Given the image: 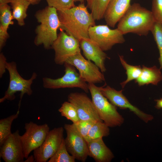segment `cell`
Returning a JSON list of instances; mask_svg holds the SVG:
<instances>
[{"label": "cell", "instance_id": "6da1fadb", "mask_svg": "<svg viewBox=\"0 0 162 162\" xmlns=\"http://www.w3.org/2000/svg\"><path fill=\"white\" fill-rule=\"evenodd\" d=\"M84 3L63 11H57L61 22L60 28L80 41L89 39L90 27L95 25V20Z\"/></svg>", "mask_w": 162, "mask_h": 162}, {"label": "cell", "instance_id": "7a4b0ae2", "mask_svg": "<svg viewBox=\"0 0 162 162\" xmlns=\"http://www.w3.org/2000/svg\"><path fill=\"white\" fill-rule=\"evenodd\" d=\"M155 22L151 11L134 3L119 20L117 28L123 34L131 33L146 36L151 31Z\"/></svg>", "mask_w": 162, "mask_h": 162}, {"label": "cell", "instance_id": "3957f363", "mask_svg": "<svg viewBox=\"0 0 162 162\" xmlns=\"http://www.w3.org/2000/svg\"><path fill=\"white\" fill-rule=\"evenodd\" d=\"M34 16L40 23L35 29L34 44L42 45L46 50L52 48L58 37L57 30L61 26L57 10L47 6L37 11Z\"/></svg>", "mask_w": 162, "mask_h": 162}, {"label": "cell", "instance_id": "277c9868", "mask_svg": "<svg viewBox=\"0 0 162 162\" xmlns=\"http://www.w3.org/2000/svg\"><path fill=\"white\" fill-rule=\"evenodd\" d=\"M92 102L98 116L109 127L120 126L124 118L118 112L116 106L110 102L95 84L88 83Z\"/></svg>", "mask_w": 162, "mask_h": 162}, {"label": "cell", "instance_id": "5b68a950", "mask_svg": "<svg viewBox=\"0 0 162 162\" xmlns=\"http://www.w3.org/2000/svg\"><path fill=\"white\" fill-rule=\"evenodd\" d=\"M6 68L9 75V83L4 96L0 99V103H2L6 100L10 101L14 100L15 98V94L17 92H20V99L18 110H19L23 95L26 94L30 96L32 94L31 85L34 80L37 77V75L36 73L34 72L29 79H24L18 71L17 65L14 62H7Z\"/></svg>", "mask_w": 162, "mask_h": 162}, {"label": "cell", "instance_id": "8992f818", "mask_svg": "<svg viewBox=\"0 0 162 162\" xmlns=\"http://www.w3.org/2000/svg\"><path fill=\"white\" fill-rule=\"evenodd\" d=\"M65 74L62 77L53 79L45 77L42 78L43 86L47 89H56L65 88H79L88 93V84L80 76L72 65L65 62Z\"/></svg>", "mask_w": 162, "mask_h": 162}, {"label": "cell", "instance_id": "52a82bcc", "mask_svg": "<svg viewBox=\"0 0 162 162\" xmlns=\"http://www.w3.org/2000/svg\"><path fill=\"white\" fill-rule=\"evenodd\" d=\"M89 39L103 51L111 49L115 44L125 42L124 34L117 28L111 29L106 25H94L88 30Z\"/></svg>", "mask_w": 162, "mask_h": 162}, {"label": "cell", "instance_id": "ba28073f", "mask_svg": "<svg viewBox=\"0 0 162 162\" xmlns=\"http://www.w3.org/2000/svg\"><path fill=\"white\" fill-rule=\"evenodd\" d=\"M25 131L21 136L23 154L25 158L30 153L40 147L45 140L50 130L48 124L38 125L32 122L25 123Z\"/></svg>", "mask_w": 162, "mask_h": 162}, {"label": "cell", "instance_id": "9c48e42d", "mask_svg": "<svg viewBox=\"0 0 162 162\" xmlns=\"http://www.w3.org/2000/svg\"><path fill=\"white\" fill-rule=\"evenodd\" d=\"M52 48L55 52L54 60L58 65L64 64L70 56L81 51L80 41L61 30Z\"/></svg>", "mask_w": 162, "mask_h": 162}, {"label": "cell", "instance_id": "30bf717a", "mask_svg": "<svg viewBox=\"0 0 162 162\" xmlns=\"http://www.w3.org/2000/svg\"><path fill=\"white\" fill-rule=\"evenodd\" d=\"M64 128L67 134L64 140L67 151L75 159L85 162L88 156L87 142L74 124H65Z\"/></svg>", "mask_w": 162, "mask_h": 162}, {"label": "cell", "instance_id": "8fae6325", "mask_svg": "<svg viewBox=\"0 0 162 162\" xmlns=\"http://www.w3.org/2000/svg\"><path fill=\"white\" fill-rule=\"evenodd\" d=\"M65 62L76 68L81 77L88 83H100L105 80L104 76L98 67L91 61L86 59L81 51L70 57Z\"/></svg>", "mask_w": 162, "mask_h": 162}, {"label": "cell", "instance_id": "7c38bea8", "mask_svg": "<svg viewBox=\"0 0 162 162\" xmlns=\"http://www.w3.org/2000/svg\"><path fill=\"white\" fill-rule=\"evenodd\" d=\"M64 129L61 127L50 130L42 145L33 151L35 162H46L54 154L64 138Z\"/></svg>", "mask_w": 162, "mask_h": 162}, {"label": "cell", "instance_id": "4fadbf2b", "mask_svg": "<svg viewBox=\"0 0 162 162\" xmlns=\"http://www.w3.org/2000/svg\"><path fill=\"white\" fill-rule=\"evenodd\" d=\"M102 94L112 104L122 109H128L146 123L152 120V116L146 113L132 105L123 95L122 90L117 91L109 86L99 87Z\"/></svg>", "mask_w": 162, "mask_h": 162}, {"label": "cell", "instance_id": "5bb4252c", "mask_svg": "<svg viewBox=\"0 0 162 162\" xmlns=\"http://www.w3.org/2000/svg\"><path fill=\"white\" fill-rule=\"evenodd\" d=\"M68 99L75 106L80 120L103 122L99 118L92 100L85 93H71Z\"/></svg>", "mask_w": 162, "mask_h": 162}, {"label": "cell", "instance_id": "9a60e30c", "mask_svg": "<svg viewBox=\"0 0 162 162\" xmlns=\"http://www.w3.org/2000/svg\"><path fill=\"white\" fill-rule=\"evenodd\" d=\"M0 147V158L5 162H24L25 158L18 130L12 133Z\"/></svg>", "mask_w": 162, "mask_h": 162}, {"label": "cell", "instance_id": "2e32d148", "mask_svg": "<svg viewBox=\"0 0 162 162\" xmlns=\"http://www.w3.org/2000/svg\"><path fill=\"white\" fill-rule=\"evenodd\" d=\"M80 43V48L86 58L94 62L102 72H105L106 69L105 62L108 58L107 54L89 39H82Z\"/></svg>", "mask_w": 162, "mask_h": 162}, {"label": "cell", "instance_id": "e0dca14e", "mask_svg": "<svg viewBox=\"0 0 162 162\" xmlns=\"http://www.w3.org/2000/svg\"><path fill=\"white\" fill-rule=\"evenodd\" d=\"M131 0H111L104 13V18L107 25L114 28L130 5Z\"/></svg>", "mask_w": 162, "mask_h": 162}, {"label": "cell", "instance_id": "ac0fdd59", "mask_svg": "<svg viewBox=\"0 0 162 162\" xmlns=\"http://www.w3.org/2000/svg\"><path fill=\"white\" fill-rule=\"evenodd\" d=\"M88 155L96 162H110L114 157L111 150L104 143L102 138L87 142Z\"/></svg>", "mask_w": 162, "mask_h": 162}, {"label": "cell", "instance_id": "d6986e66", "mask_svg": "<svg viewBox=\"0 0 162 162\" xmlns=\"http://www.w3.org/2000/svg\"><path fill=\"white\" fill-rule=\"evenodd\" d=\"M10 3L12 9L13 20H16L20 26L25 25L27 9L31 4L27 0H0V4Z\"/></svg>", "mask_w": 162, "mask_h": 162}, {"label": "cell", "instance_id": "ffe728a7", "mask_svg": "<svg viewBox=\"0 0 162 162\" xmlns=\"http://www.w3.org/2000/svg\"><path fill=\"white\" fill-rule=\"evenodd\" d=\"M160 70L156 66L148 67L143 65L141 73L135 82L139 86L150 84L157 85L162 80Z\"/></svg>", "mask_w": 162, "mask_h": 162}, {"label": "cell", "instance_id": "44dd1931", "mask_svg": "<svg viewBox=\"0 0 162 162\" xmlns=\"http://www.w3.org/2000/svg\"><path fill=\"white\" fill-rule=\"evenodd\" d=\"M111 0H85L87 8L91 11L95 20L104 18V12Z\"/></svg>", "mask_w": 162, "mask_h": 162}, {"label": "cell", "instance_id": "7402d4cb", "mask_svg": "<svg viewBox=\"0 0 162 162\" xmlns=\"http://www.w3.org/2000/svg\"><path fill=\"white\" fill-rule=\"evenodd\" d=\"M109 127L102 121L96 122L92 126L86 137L87 142L108 136L110 134Z\"/></svg>", "mask_w": 162, "mask_h": 162}, {"label": "cell", "instance_id": "603a6c76", "mask_svg": "<svg viewBox=\"0 0 162 162\" xmlns=\"http://www.w3.org/2000/svg\"><path fill=\"white\" fill-rule=\"evenodd\" d=\"M121 62L126 70L127 75L126 80L120 83L122 87L123 88L125 85L130 81L137 79L140 75L142 68L140 66H133L128 64L124 59L122 56L119 55Z\"/></svg>", "mask_w": 162, "mask_h": 162}, {"label": "cell", "instance_id": "cb8c5ba5", "mask_svg": "<svg viewBox=\"0 0 162 162\" xmlns=\"http://www.w3.org/2000/svg\"><path fill=\"white\" fill-rule=\"evenodd\" d=\"M19 110L16 113L0 120V146L11 134V126L13 121L17 118Z\"/></svg>", "mask_w": 162, "mask_h": 162}, {"label": "cell", "instance_id": "d4e9b609", "mask_svg": "<svg viewBox=\"0 0 162 162\" xmlns=\"http://www.w3.org/2000/svg\"><path fill=\"white\" fill-rule=\"evenodd\" d=\"M64 138L58 150L48 162H74L75 158L67 151Z\"/></svg>", "mask_w": 162, "mask_h": 162}, {"label": "cell", "instance_id": "484cf974", "mask_svg": "<svg viewBox=\"0 0 162 162\" xmlns=\"http://www.w3.org/2000/svg\"><path fill=\"white\" fill-rule=\"evenodd\" d=\"M58 111L62 116L71 121L73 123H76L80 120L75 106L68 101L64 102Z\"/></svg>", "mask_w": 162, "mask_h": 162}, {"label": "cell", "instance_id": "4316f807", "mask_svg": "<svg viewBox=\"0 0 162 162\" xmlns=\"http://www.w3.org/2000/svg\"><path fill=\"white\" fill-rule=\"evenodd\" d=\"M10 7L8 4H0V26L6 31L9 26L14 24Z\"/></svg>", "mask_w": 162, "mask_h": 162}, {"label": "cell", "instance_id": "83f0119b", "mask_svg": "<svg viewBox=\"0 0 162 162\" xmlns=\"http://www.w3.org/2000/svg\"><path fill=\"white\" fill-rule=\"evenodd\" d=\"M159 50L158 59L160 69L162 68V24L155 22L151 31Z\"/></svg>", "mask_w": 162, "mask_h": 162}, {"label": "cell", "instance_id": "f1b7e54d", "mask_svg": "<svg viewBox=\"0 0 162 162\" xmlns=\"http://www.w3.org/2000/svg\"><path fill=\"white\" fill-rule=\"evenodd\" d=\"M48 6L57 11H63L75 6L74 0H46Z\"/></svg>", "mask_w": 162, "mask_h": 162}, {"label": "cell", "instance_id": "f546056e", "mask_svg": "<svg viewBox=\"0 0 162 162\" xmlns=\"http://www.w3.org/2000/svg\"><path fill=\"white\" fill-rule=\"evenodd\" d=\"M96 122L91 120H80L74 124L81 135L85 140L91 128Z\"/></svg>", "mask_w": 162, "mask_h": 162}, {"label": "cell", "instance_id": "4dcf8cb0", "mask_svg": "<svg viewBox=\"0 0 162 162\" xmlns=\"http://www.w3.org/2000/svg\"><path fill=\"white\" fill-rule=\"evenodd\" d=\"M151 11L155 22L162 24V0H152Z\"/></svg>", "mask_w": 162, "mask_h": 162}, {"label": "cell", "instance_id": "1f68e13d", "mask_svg": "<svg viewBox=\"0 0 162 162\" xmlns=\"http://www.w3.org/2000/svg\"><path fill=\"white\" fill-rule=\"evenodd\" d=\"M9 37L7 31L5 30L0 26V50L1 51L5 45L6 41Z\"/></svg>", "mask_w": 162, "mask_h": 162}, {"label": "cell", "instance_id": "d6a6232c", "mask_svg": "<svg viewBox=\"0 0 162 162\" xmlns=\"http://www.w3.org/2000/svg\"><path fill=\"white\" fill-rule=\"evenodd\" d=\"M7 62L6 57L2 53L0 54V77L1 78L5 72Z\"/></svg>", "mask_w": 162, "mask_h": 162}, {"label": "cell", "instance_id": "836d02e7", "mask_svg": "<svg viewBox=\"0 0 162 162\" xmlns=\"http://www.w3.org/2000/svg\"><path fill=\"white\" fill-rule=\"evenodd\" d=\"M156 108L158 109L162 108V98L156 100Z\"/></svg>", "mask_w": 162, "mask_h": 162}, {"label": "cell", "instance_id": "e575fe53", "mask_svg": "<svg viewBox=\"0 0 162 162\" xmlns=\"http://www.w3.org/2000/svg\"><path fill=\"white\" fill-rule=\"evenodd\" d=\"M31 4L36 5L39 4L41 0H27Z\"/></svg>", "mask_w": 162, "mask_h": 162}, {"label": "cell", "instance_id": "d590c367", "mask_svg": "<svg viewBox=\"0 0 162 162\" xmlns=\"http://www.w3.org/2000/svg\"><path fill=\"white\" fill-rule=\"evenodd\" d=\"M26 159V160L24 161V162H33V161H35L34 155H31L30 156H28V158Z\"/></svg>", "mask_w": 162, "mask_h": 162}, {"label": "cell", "instance_id": "8d00e7d4", "mask_svg": "<svg viewBox=\"0 0 162 162\" xmlns=\"http://www.w3.org/2000/svg\"><path fill=\"white\" fill-rule=\"evenodd\" d=\"M75 2H79L80 3H84V2L85 0H74Z\"/></svg>", "mask_w": 162, "mask_h": 162}]
</instances>
